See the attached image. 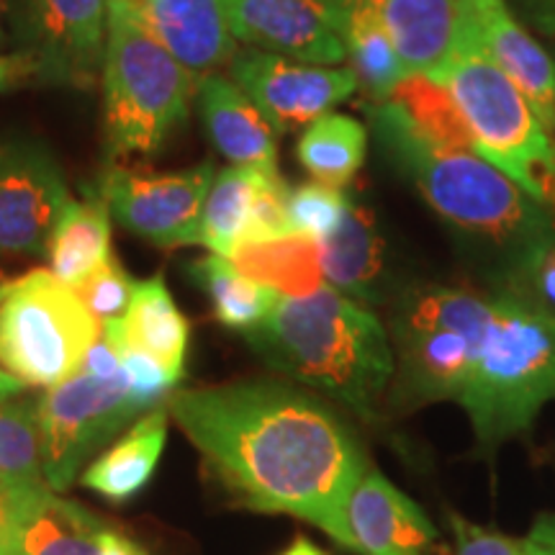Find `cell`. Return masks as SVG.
I'll return each instance as SVG.
<instances>
[{
  "mask_svg": "<svg viewBox=\"0 0 555 555\" xmlns=\"http://www.w3.org/2000/svg\"><path fill=\"white\" fill-rule=\"evenodd\" d=\"M168 412L240 504L304 519L352 551L345 512L367 457L324 399L253 378L180 388L168 397Z\"/></svg>",
  "mask_w": 555,
  "mask_h": 555,
  "instance_id": "1",
  "label": "cell"
},
{
  "mask_svg": "<svg viewBox=\"0 0 555 555\" xmlns=\"http://www.w3.org/2000/svg\"><path fill=\"white\" fill-rule=\"evenodd\" d=\"M365 108L388 163L470 249L491 288L522 294L530 270L555 245L551 208L527 196L478 152L429 142L393 101Z\"/></svg>",
  "mask_w": 555,
  "mask_h": 555,
  "instance_id": "2",
  "label": "cell"
},
{
  "mask_svg": "<svg viewBox=\"0 0 555 555\" xmlns=\"http://www.w3.org/2000/svg\"><path fill=\"white\" fill-rule=\"evenodd\" d=\"M262 363L314 388L360 420H378L397 358L376 311L327 283L304 296H278L266 322L245 332Z\"/></svg>",
  "mask_w": 555,
  "mask_h": 555,
  "instance_id": "3",
  "label": "cell"
},
{
  "mask_svg": "<svg viewBox=\"0 0 555 555\" xmlns=\"http://www.w3.org/2000/svg\"><path fill=\"white\" fill-rule=\"evenodd\" d=\"M555 401V314L512 291L491 288L489 314L457 406L486 453L530 433Z\"/></svg>",
  "mask_w": 555,
  "mask_h": 555,
  "instance_id": "4",
  "label": "cell"
},
{
  "mask_svg": "<svg viewBox=\"0 0 555 555\" xmlns=\"http://www.w3.org/2000/svg\"><path fill=\"white\" fill-rule=\"evenodd\" d=\"M198 80L124 0H108L101 86L111 157L163 150L189 121Z\"/></svg>",
  "mask_w": 555,
  "mask_h": 555,
  "instance_id": "5",
  "label": "cell"
},
{
  "mask_svg": "<svg viewBox=\"0 0 555 555\" xmlns=\"http://www.w3.org/2000/svg\"><path fill=\"white\" fill-rule=\"evenodd\" d=\"M463 111L476 152L527 196L555 208V142L525 93L494 65L466 16L448 65L437 75Z\"/></svg>",
  "mask_w": 555,
  "mask_h": 555,
  "instance_id": "6",
  "label": "cell"
},
{
  "mask_svg": "<svg viewBox=\"0 0 555 555\" xmlns=\"http://www.w3.org/2000/svg\"><path fill=\"white\" fill-rule=\"evenodd\" d=\"M491 291L414 286L393 301V371L388 406L414 412L427 404L461 399L474 367L478 337L489 314Z\"/></svg>",
  "mask_w": 555,
  "mask_h": 555,
  "instance_id": "7",
  "label": "cell"
},
{
  "mask_svg": "<svg viewBox=\"0 0 555 555\" xmlns=\"http://www.w3.org/2000/svg\"><path fill=\"white\" fill-rule=\"evenodd\" d=\"M99 319L52 270L9 281L0 296V367L21 384L52 388L80 371Z\"/></svg>",
  "mask_w": 555,
  "mask_h": 555,
  "instance_id": "8",
  "label": "cell"
},
{
  "mask_svg": "<svg viewBox=\"0 0 555 555\" xmlns=\"http://www.w3.org/2000/svg\"><path fill=\"white\" fill-rule=\"evenodd\" d=\"M155 409V406H152ZM150 406L131 393L127 378H99L78 371L39 397L41 476L52 491H67L82 463L108 446Z\"/></svg>",
  "mask_w": 555,
  "mask_h": 555,
  "instance_id": "9",
  "label": "cell"
},
{
  "mask_svg": "<svg viewBox=\"0 0 555 555\" xmlns=\"http://www.w3.org/2000/svg\"><path fill=\"white\" fill-rule=\"evenodd\" d=\"M217 168L201 163L180 172H150L108 168L95 196L106 201L111 219H116L134 237L170 249L198 245L201 217Z\"/></svg>",
  "mask_w": 555,
  "mask_h": 555,
  "instance_id": "10",
  "label": "cell"
},
{
  "mask_svg": "<svg viewBox=\"0 0 555 555\" xmlns=\"http://www.w3.org/2000/svg\"><path fill=\"white\" fill-rule=\"evenodd\" d=\"M229 78L245 90L278 137L309 127L358 93L350 67L309 65L253 47L237 50L229 62Z\"/></svg>",
  "mask_w": 555,
  "mask_h": 555,
  "instance_id": "11",
  "label": "cell"
},
{
  "mask_svg": "<svg viewBox=\"0 0 555 555\" xmlns=\"http://www.w3.org/2000/svg\"><path fill=\"white\" fill-rule=\"evenodd\" d=\"M57 157L34 139L0 147V255L47 258L54 227L69 206Z\"/></svg>",
  "mask_w": 555,
  "mask_h": 555,
  "instance_id": "12",
  "label": "cell"
},
{
  "mask_svg": "<svg viewBox=\"0 0 555 555\" xmlns=\"http://www.w3.org/2000/svg\"><path fill=\"white\" fill-rule=\"evenodd\" d=\"M108 0H24V54L34 78L93 88L106 54Z\"/></svg>",
  "mask_w": 555,
  "mask_h": 555,
  "instance_id": "13",
  "label": "cell"
},
{
  "mask_svg": "<svg viewBox=\"0 0 555 555\" xmlns=\"http://www.w3.org/2000/svg\"><path fill=\"white\" fill-rule=\"evenodd\" d=\"M232 37L253 50L337 67L350 0H224Z\"/></svg>",
  "mask_w": 555,
  "mask_h": 555,
  "instance_id": "14",
  "label": "cell"
},
{
  "mask_svg": "<svg viewBox=\"0 0 555 555\" xmlns=\"http://www.w3.org/2000/svg\"><path fill=\"white\" fill-rule=\"evenodd\" d=\"M345 517L358 555H429L440 538L425 509L371 466L350 494Z\"/></svg>",
  "mask_w": 555,
  "mask_h": 555,
  "instance_id": "15",
  "label": "cell"
},
{
  "mask_svg": "<svg viewBox=\"0 0 555 555\" xmlns=\"http://www.w3.org/2000/svg\"><path fill=\"white\" fill-rule=\"evenodd\" d=\"M137 18L198 78L219 73L237 54L224 0H124Z\"/></svg>",
  "mask_w": 555,
  "mask_h": 555,
  "instance_id": "16",
  "label": "cell"
},
{
  "mask_svg": "<svg viewBox=\"0 0 555 555\" xmlns=\"http://www.w3.org/2000/svg\"><path fill=\"white\" fill-rule=\"evenodd\" d=\"M486 54L522 90L540 121L555 134V62L509 11L506 0H468Z\"/></svg>",
  "mask_w": 555,
  "mask_h": 555,
  "instance_id": "17",
  "label": "cell"
},
{
  "mask_svg": "<svg viewBox=\"0 0 555 555\" xmlns=\"http://www.w3.org/2000/svg\"><path fill=\"white\" fill-rule=\"evenodd\" d=\"M378 21L412 73L448 65L468 16V0H350Z\"/></svg>",
  "mask_w": 555,
  "mask_h": 555,
  "instance_id": "18",
  "label": "cell"
},
{
  "mask_svg": "<svg viewBox=\"0 0 555 555\" xmlns=\"http://www.w3.org/2000/svg\"><path fill=\"white\" fill-rule=\"evenodd\" d=\"M319 253L327 286L363 307L388 301L386 242L365 204L347 201L343 221L327 240L319 242Z\"/></svg>",
  "mask_w": 555,
  "mask_h": 555,
  "instance_id": "19",
  "label": "cell"
},
{
  "mask_svg": "<svg viewBox=\"0 0 555 555\" xmlns=\"http://www.w3.org/2000/svg\"><path fill=\"white\" fill-rule=\"evenodd\" d=\"M196 103L211 147L232 165L278 168V134L260 108L229 75L198 80Z\"/></svg>",
  "mask_w": 555,
  "mask_h": 555,
  "instance_id": "20",
  "label": "cell"
},
{
  "mask_svg": "<svg viewBox=\"0 0 555 555\" xmlns=\"http://www.w3.org/2000/svg\"><path fill=\"white\" fill-rule=\"evenodd\" d=\"M101 330L159 360L178 380L185 376L191 324L159 273L137 281L127 314L106 322Z\"/></svg>",
  "mask_w": 555,
  "mask_h": 555,
  "instance_id": "21",
  "label": "cell"
},
{
  "mask_svg": "<svg viewBox=\"0 0 555 555\" xmlns=\"http://www.w3.org/2000/svg\"><path fill=\"white\" fill-rule=\"evenodd\" d=\"M168 406H155L142 414L129 433L111 446L82 474V486L108 502L121 504L142 494L163 457L168 442Z\"/></svg>",
  "mask_w": 555,
  "mask_h": 555,
  "instance_id": "22",
  "label": "cell"
},
{
  "mask_svg": "<svg viewBox=\"0 0 555 555\" xmlns=\"http://www.w3.org/2000/svg\"><path fill=\"white\" fill-rule=\"evenodd\" d=\"M273 170L278 168H262V165H229L219 170L204 204L198 245L221 258H232L245 245L255 204Z\"/></svg>",
  "mask_w": 555,
  "mask_h": 555,
  "instance_id": "23",
  "label": "cell"
},
{
  "mask_svg": "<svg viewBox=\"0 0 555 555\" xmlns=\"http://www.w3.org/2000/svg\"><path fill=\"white\" fill-rule=\"evenodd\" d=\"M103 530L93 512L47 486L26 512L18 547L21 555H101Z\"/></svg>",
  "mask_w": 555,
  "mask_h": 555,
  "instance_id": "24",
  "label": "cell"
},
{
  "mask_svg": "<svg viewBox=\"0 0 555 555\" xmlns=\"http://www.w3.org/2000/svg\"><path fill=\"white\" fill-rule=\"evenodd\" d=\"M111 211L106 201L90 191L86 201H69L50 242L52 273L69 288L111 258Z\"/></svg>",
  "mask_w": 555,
  "mask_h": 555,
  "instance_id": "25",
  "label": "cell"
},
{
  "mask_svg": "<svg viewBox=\"0 0 555 555\" xmlns=\"http://www.w3.org/2000/svg\"><path fill=\"white\" fill-rule=\"evenodd\" d=\"M367 155V129L356 116L330 111L304 127L296 142V157L301 168L317 183L345 189Z\"/></svg>",
  "mask_w": 555,
  "mask_h": 555,
  "instance_id": "26",
  "label": "cell"
},
{
  "mask_svg": "<svg viewBox=\"0 0 555 555\" xmlns=\"http://www.w3.org/2000/svg\"><path fill=\"white\" fill-rule=\"evenodd\" d=\"M189 273L193 283L208 296L214 317L221 327L242 332V335L266 322L278 296H281L273 288L262 286V283L242 273L229 258L214 253L191 262Z\"/></svg>",
  "mask_w": 555,
  "mask_h": 555,
  "instance_id": "27",
  "label": "cell"
},
{
  "mask_svg": "<svg viewBox=\"0 0 555 555\" xmlns=\"http://www.w3.org/2000/svg\"><path fill=\"white\" fill-rule=\"evenodd\" d=\"M345 60L350 62L347 67L356 73L358 90L367 101L365 106L386 103L393 90L412 75L378 21L356 3H350L345 24Z\"/></svg>",
  "mask_w": 555,
  "mask_h": 555,
  "instance_id": "28",
  "label": "cell"
},
{
  "mask_svg": "<svg viewBox=\"0 0 555 555\" xmlns=\"http://www.w3.org/2000/svg\"><path fill=\"white\" fill-rule=\"evenodd\" d=\"M229 260L253 281L273 288L281 296L311 294L324 283L319 242L301 234L245 245Z\"/></svg>",
  "mask_w": 555,
  "mask_h": 555,
  "instance_id": "29",
  "label": "cell"
},
{
  "mask_svg": "<svg viewBox=\"0 0 555 555\" xmlns=\"http://www.w3.org/2000/svg\"><path fill=\"white\" fill-rule=\"evenodd\" d=\"M388 101L397 103L409 124L429 142L450 150L476 152L474 134L463 119V111L440 78L412 73Z\"/></svg>",
  "mask_w": 555,
  "mask_h": 555,
  "instance_id": "30",
  "label": "cell"
},
{
  "mask_svg": "<svg viewBox=\"0 0 555 555\" xmlns=\"http://www.w3.org/2000/svg\"><path fill=\"white\" fill-rule=\"evenodd\" d=\"M0 478L9 486L44 481L39 397L21 393L0 404Z\"/></svg>",
  "mask_w": 555,
  "mask_h": 555,
  "instance_id": "31",
  "label": "cell"
},
{
  "mask_svg": "<svg viewBox=\"0 0 555 555\" xmlns=\"http://www.w3.org/2000/svg\"><path fill=\"white\" fill-rule=\"evenodd\" d=\"M448 522L453 527L455 555H555V517L538 519L525 538L489 530L457 512H448Z\"/></svg>",
  "mask_w": 555,
  "mask_h": 555,
  "instance_id": "32",
  "label": "cell"
},
{
  "mask_svg": "<svg viewBox=\"0 0 555 555\" xmlns=\"http://www.w3.org/2000/svg\"><path fill=\"white\" fill-rule=\"evenodd\" d=\"M347 198L343 189H332V185L301 183L288 191V229L291 234H301L314 242L327 240L335 232L339 221L345 217Z\"/></svg>",
  "mask_w": 555,
  "mask_h": 555,
  "instance_id": "33",
  "label": "cell"
},
{
  "mask_svg": "<svg viewBox=\"0 0 555 555\" xmlns=\"http://www.w3.org/2000/svg\"><path fill=\"white\" fill-rule=\"evenodd\" d=\"M134 278L111 255L99 270H93L73 291L103 327L106 322H114V319H121L127 314L131 296H134Z\"/></svg>",
  "mask_w": 555,
  "mask_h": 555,
  "instance_id": "34",
  "label": "cell"
},
{
  "mask_svg": "<svg viewBox=\"0 0 555 555\" xmlns=\"http://www.w3.org/2000/svg\"><path fill=\"white\" fill-rule=\"evenodd\" d=\"M101 335L114 345L116 352H119L124 378H127L131 393H134L137 399H142L144 404L152 409L157 406L159 399L170 397L172 388L178 386V378L172 376L168 367L159 363V360L147 356V352L137 350V347L124 343L121 337L111 335V332L101 330Z\"/></svg>",
  "mask_w": 555,
  "mask_h": 555,
  "instance_id": "35",
  "label": "cell"
},
{
  "mask_svg": "<svg viewBox=\"0 0 555 555\" xmlns=\"http://www.w3.org/2000/svg\"><path fill=\"white\" fill-rule=\"evenodd\" d=\"M44 489V481L13 483L0 489V555H21V525H24V517L34 499Z\"/></svg>",
  "mask_w": 555,
  "mask_h": 555,
  "instance_id": "36",
  "label": "cell"
},
{
  "mask_svg": "<svg viewBox=\"0 0 555 555\" xmlns=\"http://www.w3.org/2000/svg\"><path fill=\"white\" fill-rule=\"evenodd\" d=\"M532 304L555 314V245L545 249V255L535 262V268L527 275L522 294Z\"/></svg>",
  "mask_w": 555,
  "mask_h": 555,
  "instance_id": "37",
  "label": "cell"
},
{
  "mask_svg": "<svg viewBox=\"0 0 555 555\" xmlns=\"http://www.w3.org/2000/svg\"><path fill=\"white\" fill-rule=\"evenodd\" d=\"M80 371L90 373V376L108 378V380L124 378L119 352L114 350V345H111L103 335H99V339H95V343L90 345V350L86 352V358H82Z\"/></svg>",
  "mask_w": 555,
  "mask_h": 555,
  "instance_id": "38",
  "label": "cell"
},
{
  "mask_svg": "<svg viewBox=\"0 0 555 555\" xmlns=\"http://www.w3.org/2000/svg\"><path fill=\"white\" fill-rule=\"evenodd\" d=\"M29 78H34V65L24 52L0 54V93L21 86V82Z\"/></svg>",
  "mask_w": 555,
  "mask_h": 555,
  "instance_id": "39",
  "label": "cell"
},
{
  "mask_svg": "<svg viewBox=\"0 0 555 555\" xmlns=\"http://www.w3.org/2000/svg\"><path fill=\"white\" fill-rule=\"evenodd\" d=\"M525 18L540 34L555 37V0H519Z\"/></svg>",
  "mask_w": 555,
  "mask_h": 555,
  "instance_id": "40",
  "label": "cell"
},
{
  "mask_svg": "<svg viewBox=\"0 0 555 555\" xmlns=\"http://www.w3.org/2000/svg\"><path fill=\"white\" fill-rule=\"evenodd\" d=\"M99 547L101 555H144V551L137 543H131L129 538L119 535V532L108 530V527L101 532Z\"/></svg>",
  "mask_w": 555,
  "mask_h": 555,
  "instance_id": "41",
  "label": "cell"
},
{
  "mask_svg": "<svg viewBox=\"0 0 555 555\" xmlns=\"http://www.w3.org/2000/svg\"><path fill=\"white\" fill-rule=\"evenodd\" d=\"M5 283H9V281H5ZM5 283H0V296H3ZM26 388H29V386L21 384L18 378H13L9 371H3V367H0V404H3V401L13 399V397H21V393H24Z\"/></svg>",
  "mask_w": 555,
  "mask_h": 555,
  "instance_id": "42",
  "label": "cell"
},
{
  "mask_svg": "<svg viewBox=\"0 0 555 555\" xmlns=\"http://www.w3.org/2000/svg\"><path fill=\"white\" fill-rule=\"evenodd\" d=\"M281 555H327V553H324L319 545L311 543L309 538H296Z\"/></svg>",
  "mask_w": 555,
  "mask_h": 555,
  "instance_id": "43",
  "label": "cell"
},
{
  "mask_svg": "<svg viewBox=\"0 0 555 555\" xmlns=\"http://www.w3.org/2000/svg\"><path fill=\"white\" fill-rule=\"evenodd\" d=\"M5 16H9V0H0V44L5 41Z\"/></svg>",
  "mask_w": 555,
  "mask_h": 555,
  "instance_id": "44",
  "label": "cell"
},
{
  "mask_svg": "<svg viewBox=\"0 0 555 555\" xmlns=\"http://www.w3.org/2000/svg\"><path fill=\"white\" fill-rule=\"evenodd\" d=\"M3 486H9V483H3V478H0V489H3Z\"/></svg>",
  "mask_w": 555,
  "mask_h": 555,
  "instance_id": "45",
  "label": "cell"
},
{
  "mask_svg": "<svg viewBox=\"0 0 555 555\" xmlns=\"http://www.w3.org/2000/svg\"><path fill=\"white\" fill-rule=\"evenodd\" d=\"M0 283H5V281H3V278H0Z\"/></svg>",
  "mask_w": 555,
  "mask_h": 555,
  "instance_id": "46",
  "label": "cell"
}]
</instances>
